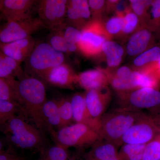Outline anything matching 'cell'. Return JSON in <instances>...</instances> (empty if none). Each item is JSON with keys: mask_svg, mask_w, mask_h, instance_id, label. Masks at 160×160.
Segmentation results:
<instances>
[{"mask_svg": "<svg viewBox=\"0 0 160 160\" xmlns=\"http://www.w3.org/2000/svg\"><path fill=\"white\" fill-rule=\"evenodd\" d=\"M14 89L18 103L23 106L37 126L40 128L46 126L42 114V108L47 101L44 82L25 74L19 81H16Z\"/></svg>", "mask_w": 160, "mask_h": 160, "instance_id": "cell-1", "label": "cell"}, {"mask_svg": "<svg viewBox=\"0 0 160 160\" xmlns=\"http://www.w3.org/2000/svg\"><path fill=\"white\" fill-rule=\"evenodd\" d=\"M146 114L142 111L121 108L104 113L99 120V133L103 140L121 146L123 135Z\"/></svg>", "mask_w": 160, "mask_h": 160, "instance_id": "cell-2", "label": "cell"}, {"mask_svg": "<svg viewBox=\"0 0 160 160\" xmlns=\"http://www.w3.org/2000/svg\"><path fill=\"white\" fill-rule=\"evenodd\" d=\"M65 60L64 54L55 50L49 43H36L25 61L26 75L42 80L49 70L65 63Z\"/></svg>", "mask_w": 160, "mask_h": 160, "instance_id": "cell-3", "label": "cell"}, {"mask_svg": "<svg viewBox=\"0 0 160 160\" xmlns=\"http://www.w3.org/2000/svg\"><path fill=\"white\" fill-rule=\"evenodd\" d=\"M2 126H5L8 140L13 145L23 149H40L42 143L41 133L22 119L12 117Z\"/></svg>", "mask_w": 160, "mask_h": 160, "instance_id": "cell-4", "label": "cell"}, {"mask_svg": "<svg viewBox=\"0 0 160 160\" xmlns=\"http://www.w3.org/2000/svg\"><path fill=\"white\" fill-rule=\"evenodd\" d=\"M118 103L121 109L141 111H157L160 108V91L151 88H141L117 92Z\"/></svg>", "mask_w": 160, "mask_h": 160, "instance_id": "cell-5", "label": "cell"}, {"mask_svg": "<svg viewBox=\"0 0 160 160\" xmlns=\"http://www.w3.org/2000/svg\"><path fill=\"white\" fill-rule=\"evenodd\" d=\"M55 136L58 146L66 149L93 146L102 140L96 130L85 124L78 123L60 128Z\"/></svg>", "mask_w": 160, "mask_h": 160, "instance_id": "cell-6", "label": "cell"}, {"mask_svg": "<svg viewBox=\"0 0 160 160\" xmlns=\"http://www.w3.org/2000/svg\"><path fill=\"white\" fill-rule=\"evenodd\" d=\"M81 31L82 38L78 45V49L88 57L99 55L103 44L111 38L101 20H91Z\"/></svg>", "mask_w": 160, "mask_h": 160, "instance_id": "cell-7", "label": "cell"}, {"mask_svg": "<svg viewBox=\"0 0 160 160\" xmlns=\"http://www.w3.org/2000/svg\"><path fill=\"white\" fill-rule=\"evenodd\" d=\"M44 28L38 17L31 16L20 21L7 22L0 26V42L9 43L26 38Z\"/></svg>", "mask_w": 160, "mask_h": 160, "instance_id": "cell-8", "label": "cell"}, {"mask_svg": "<svg viewBox=\"0 0 160 160\" xmlns=\"http://www.w3.org/2000/svg\"><path fill=\"white\" fill-rule=\"evenodd\" d=\"M67 2V0L38 1V18L45 28L52 30L62 27L66 21Z\"/></svg>", "mask_w": 160, "mask_h": 160, "instance_id": "cell-9", "label": "cell"}, {"mask_svg": "<svg viewBox=\"0 0 160 160\" xmlns=\"http://www.w3.org/2000/svg\"><path fill=\"white\" fill-rule=\"evenodd\" d=\"M160 134V130L150 115L146 114L123 135L122 145H146Z\"/></svg>", "mask_w": 160, "mask_h": 160, "instance_id": "cell-10", "label": "cell"}, {"mask_svg": "<svg viewBox=\"0 0 160 160\" xmlns=\"http://www.w3.org/2000/svg\"><path fill=\"white\" fill-rule=\"evenodd\" d=\"M37 1L0 0V16L7 22H14L31 17V11Z\"/></svg>", "mask_w": 160, "mask_h": 160, "instance_id": "cell-11", "label": "cell"}, {"mask_svg": "<svg viewBox=\"0 0 160 160\" xmlns=\"http://www.w3.org/2000/svg\"><path fill=\"white\" fill-rule=\"evenodd\" d=\"M86 107L93 119L99 121L111 100V92L108 87L89 90L85 93Z\"/></svg>", "mask_w": 160, "mask_h": 160, "instance_id": "cell-12", "label": "cell"}, {"mask_svg": "<svg viewBox=\"0 0 160 160\" xmlns=\"http://www.w3.org/2000/svg\"><path fill=\"white\" fill-rule=\"evenodd\" d=\"M156 32L152 31L146 26H141L129 38L126 52L130 56L139 55L143 52L153 47L155 42Z\"/></svg>", "mask_w": 160, "mask_h": 160, "instance_id": "cell-13", "label": "cell"}, {"mask_svg": "<svg viewBox=\"0 0 160 160\" xmlns=\"http://www.w3.org/2000/svg\"><path fill=\"white\" fill-rule=\"evenodd\" d=\"M88 1H68L65 22L81 30L91 20Z\"/></svg>", "mask_w": 160, "mask_h": 160, "instance_id": "cell-14", "label": "cell"}, {"mask_svg": "<svg viewBox=\"0 0 160 160\" xmlns=\"http://www.w3.org/2000/svg\"><path fill=\"white\" fill-rule=\"evenodd\" d=\"M36 45L35 40L31 36L11 42H0V51L21 64L29 57Z\"/></svg>", "mask_w": 160, "mask_h": 160, "instance_id": "cell-15", "label": "cell"}, {"mask_svg": "<svg viewBox=\"0 0 160 160\" xmlns=\"http://www.w3.org/2000/svg\"><path fill=\"white\" fill-rule=\"evenodd\" d=\"M77 76L71 67L64 63L49 70L42 81L59 88H72L76 83Z\"/></svg>", "mask_w": 160, "mask_h": 160, "instance_id": "cell-16", "label": "cell"}, {"mask_svg": "<svg viewBox=\"0 0 160 160\" xmlns=\"http://www.w3.org/2000/svg\"><path fill=\"white\" fill-rule=\"evenodd\" d=\"M70 102L73 120L76 123L87 125L98 132L99 121L93 119L89 115L86 107L85 94L76 93L70 99Z\"/></svg>", "mask_w": 160, "mask_h": 160, "instance_id": "cell-17", "label": "cell"}, {"mask_svg": "<svg viewBox=\"0 0 160 160\" xmlns=\"http://www.w3.org/2000/svg\"><path fill=\"white\" fill-rule=\"evenodd\" d=\"M76 83L86 91L107 87L109 84L103 69H89L77 76Z\"/></svg>", "mask_w": 160, "mask_h": 160, "instance_id": "cell-18", "label": "cell"}, {"mask_svg": "<svg viewBox=\"0 0 160 160\" xmlns=\"http://www.w3.org/2000/svg\"><path fill=\"white\" fill-rule=\"evenodd\" d=\"M87 158L88 160H120L117 146L103 139L92 146Z\"/></svg>", "mask_w": 160, "mask_h": 160, "instance_id": "cell-19", "label": "cell"}, {"mask_svg": "<svg viewBox=\"0 0 160 160\" xmlns=\"http://www.w3.org/2000/svg\"><path fill=\"white\" fill-rule=\"evenodd\" d=\"M24 75L20 63L0 51V78L14 80L15 76L20 79Z\"/></svg>", "mask_w": 160, "mask_h": 160, "instance_id": "cell-20", "label": "cell"}, {"mask_svg": "<svg viewBox=\"0 0 160 160\" xmlns=\"http://www.w3.org/2000/svg\"><path fill=\"white\" fill-rule=\"evenodd\" d=\"M102 52L106 57L107 66L110 68H113L121 64L124 49L119 44L109 40L103 44Z\"/></svg>", "mask_w": 160, "mask_h": 160, "instance_id": "cell-21", "label": "cell"}, {"mask_svg": "<svg viewBox=\"0 0 160 160\" xmlns=\"http://www.w3.org/2000/svg\"><path fill=\"white\" fill-rule=\"evenodd\" d=\"M133 78L136 89L151 88L160 90V80L145 69H140L133 71Z\"/></svg>", "mask_w": 160, "mask_h": 160, "instance_id": "cell-22", "label": "cell"}, {"mask_svg": "<svg viewBox=\"0 0 160 160\" xmlns=\"http://www.w3.org/2000/svg\"><path fill=\"white\" fill-rule=\"evenodd\" d=\"M42 114L46 127H61V120L57 101H46L42 108Z\"/></svg>", "mask_w": 160, "mask_h": 160, "instance_id": "cell-23", "label": "cell"}, {"mask_svg": "<svg viewBox=\"0 0 160 160\" xmlns=\"http://www.w3.org/2000/svg\"><path fill=\"white\" fill-rule=\"evenodd\" d=\"M160 60V46H155L138 55L133 61V65L137 69Z\"/></svg>", "mask_w": 160, "mask_h": 160, "instance_id": "cell-24", "label": "cell"}, {"mask_svg": "<svg viewBox=\"0 0 160 160\" xmlns=\"http://www.w3.org/2000/svg\"><path fill=\"white\" fill-rule=\"evenodd\" d=\"M152 1L130 0L129 6L132 11L139 19L141 26H146L149 18V9Z\"/></svg>", "mask_w": 160, "mask_h": 160, "instance_id": "cell-25", "label": "cell"}, {"mask_svg": "<svg viewBox=\"0 0 160 160\" xmlns=\"http://www.w3.org/2000/svg\"><path fill=\"white\" fill-rule=\"evenodd\" d=\"M146 145L123 144L118 157L120 160H142Z\"/></svg>", "mask_w": 160, "mask_h": 160, "instance_id": "cell-26", "label": "cell"}, {"mask_svg": "<svg viewBox=\"0 0 160 160\" xmlns=\"http://www.w3.org/2000/svg\"><path fill=\"white\" fill-rule=\"evenodd\" d=\"M47 43L59 52L64 54L69 53L68 43L65 40L61 28L50 30Z\"/></svg>", "mask_w": 160, "mask_h": 160, "instance_id": "cell-27", "label": "cell"}, {"mask_svg": "<svg viewBox=\"0 0 160 160\" xmlns=\"http://www.w3.org/2000/svg\"><path fill=\"white\" fill-rule=\"evenodd\" d=\"M146 26L155 32L160 33V0L152 1Z\"/></svg>", "mask_w": 160, "mask_h": 160, "instance_id": "cell-28", "label": "cell"}, {"mask_svg": "<svg viewBox=\"0 0 160 160\" xmlns=\"http://www.w3.org/2000/svg\"><path fill=\"white\" fill-rule=\"evenodd\" d=\"M141 26L139 19L130 7L124 15V25L121 33L128 35L133 33Z\"/></svg>", "mask_w": 160, "mask_h": 160, "instance_id": "cell-29", "label": "cell"}, {"mask_svg": "<svg viewBox=\"0 0 160 160\" xmlns=\"http://www.w3.org/2000/svg\"><path fill=\"white\" fill-rule=\"evenodd\" d=\"M16 81L0 78V99L18 103L14 89Z\"/></svg>", "mask_w": 160, "mask_h": 160, "instance_id": "cell-30", "label": "cell"}, {"mask_svg": "<svg viewBox=\"0 0 160 160\" xmlns=\"http://www.w3.org/2000/svg\"><path fill=\"white\" fill-rule=\"evenodd\" d=\"M61 118V128L69 126L73 120L70 99H62L57 101Z\"/></svg>", "mask_w": 160, "mask_h": 160, "instance_id": "cell-31", "label": "cell"}, {"mask_svg": "<svg viewBox=\"0 0 160 160\" xmlns=\"http://www.w3.org/2000/svg\"><path fill=\"white\" fill-rule=\"evenodd\" d=\"M142 160H160V134L146 144Z\"/></svg>", "mask_w": 160, "mask_h": 160, "instance_id": "cell-32", "label": "cell"}, {"mask_svg": "<svg viewBox=\"0 0 160 160\" xmlns=\"http://www.w3.org/2000/svg\"><path fill=\"white\" fill-rule=\"evenodd\" d=\"M124 25V15L116 14L104 24L105 30L110 37L122 33Z\"/></svg>", "mask_w": 160, "mask_h": 160, "instance_id": "cell-33", "label": "cell"}, {"mask_svg": "<svg viewBox=\"0 0 160 160\" xmlns=\"http://www.w3.org/2000/svg\"><path fill=\"white\" fill-rule=\"evenodd\" d=\"M61 29L67 42L78 46L82 38L81 30L66 22Z\"/></svg>", "mask_w": 160, "mask_h": 160, "instance_id": "cell-34", "label": "cell"}, {"mask_svg": "<svg viewBox=\"0 0 160 160\" xmlns=\"http://www.w3.org/2000/svg\"><path fill=\"white\" fill-rule=\"evenodd\" d=\"M92 20H100L103 10L106 8V1L103 0L88 1Z\"/></svg>", "mask_w": 160, "mask_h": 160, "instance_id": "cell-35", "label": "cell"}, {"mask_svg": "<svg viewBox=\"0 0 160 160\" xmlns=\"http://www.w3.org/2000/svg\"><path fill=\"white\" fill-rule=\"evenodd\" d=\"M19 104L16 102L0 99V113L7 117L15 116Z\"/></svg>", "mask_w": 160, "mask_h": 160, "instance_id": "cell-36", "label": "cell"}, {"mask_svg": "<svg viewBox=\"0 0 160 160\" xmlns=\"http://www.w3.org/2000/svg\"><path fill=\"white\" fill-rule=\"evenodd\" d=\"M141 69H145L151 72L160 81V60Z\"/></svg>", "mask_w": 160, "mask_h": 160, "instance_id": "cell-37", "label": "cell"}, {"mask_svg": "<svg viewBox=\"0 0 160 160\" xmlns=\"http://www.w3.org/2000/svg\"><path fill=\"white\" fill-rule=\"evenodd\" d=\"M0 160H22V159L14 155L9 152H3L0 153Z\"/></svg>", "mask_w": 160, "mask_h": 160, "instance_id": "cell-38", "label": "cell"}, {"mask_svg": "<svg viewBox=\"0 0 160 160\" xmlns=\"http://www.w3.org/2000/svg\"><path fill=\"white\" fill-rule=\"evenodd\" d=\"M156 125L160 130V112L157 111H153L152 114H150Z\"/></svg>", "mask_w": 160, "mask_h": 160, "instance_id": "cell-39", "label": "cell"}, {"mask_svg": "<svg viewBox=\"0 0 160 160\" xmlns=\"http://www.w3.org/2000/svg\"><path fill=\"white\" fill-rule=\"evenodd\" d=\"M10 118L7 117L6 116L0 113V126L1 127V126H3Z\"/></svg>", "mask_w": 160, "mask_h": 160, "instance_id": "cell-40", "label": "cell"}, {"mask_svg": "<svg viewBox=\"0 0 160 160\" xmlns=\"http://www.w3.org/2000/svg\"><path fill=\"white\" fill-rule=\"evenodd\" d=\"M3 144L2 141L0 140V153L3 152Z\"/></svg>", "mask_w": 160, "mask_h": 160, "instance_id": "cell-41", "label": "cell"}, {"mask_svg": "<svg viewBox=\"0 0 160 160\" xmlns=\"http://www.w3.org/2000/svg\"><path fill=\"white\" fill-rule=\"evenodd\" d=\"M72 160V159H71V160Z\"/></svg>", "mask_w": 160, "mask_h": 160, "instance_id": "cell-42", "label": "cell"}]
</instances>
